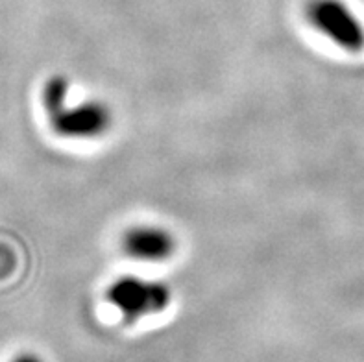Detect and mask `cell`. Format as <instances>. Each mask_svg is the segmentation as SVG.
<instances>
[{
	"label": "cell",
	"instance_id": "8992f818",
	"mask_svg": "<svg viewBox=\"0 0 364 362\" xmlns=\"http://www.w3.org/2000/svg\"><path fill=\"white\" fill-rule=\"evenodd\" d=\"M11 362H45V361L36 353H21L17 355Z\"/></svg>",
	"mask_w": 364,
	"mask_h": 362
},
{
	"label": "cell",
	"instance_id": "277c9868",
	"mask_svg": "<svg viewBox=\"0 0 364 362\" xmlns=\"http://www.w3.org/2000/svg\"><path fill=\"white\" fill-rule=\"evenodd\" d=\"M120 247L129 259L139 262H165L178 250V240L161 225L137 224L124 231Z\"/></svg>",
	"mask_w": 364,
	"mask_h": 362
},
{
	"label": "cell",
	"instance_id": "6da1fadb",
	"mask_svg": "<svg viewBox=\"0 0 364 362\" xmlns=\"http://www.w3.org/2000/svg\"><path fill=\"white\" fill-rule=\"evenodd\" d=\"M106 299L126 324H135L165 311L172 302V289L165 281L120 275L106 289Z\"/></svg>",
	"mask_w": 364,
	"mask_h": 362
},
{
	"label": "cell",
	"instance_id": "3957f363",
	"mask_svg": "<svg viewBox=\"0 0 364 362\" xmlns=\"http://www.w3.org/2000/svg\"><path fill=\"white\" fill-rule=\"evenodd\" d=\"M48 126L60 139L67 141H92L104 137L113 126V111L102 100H85L80 104H65L46 115Z\"/></svg>",
	"mask_w": 364,
	"mask_h": 362
},
{
	"label": "cell",
	"instance_id": "5b68a950",
	"mask_svg": "<svg viewBox=\"0 0 364 362\" xmlns=\"http://www.w3.org/2000/svg\"><path fill=\"white\" fill-rule=\"evenodd\" d=\"M70 91V82L63 74H52L50 78L46 80L41 91L43 110L46 115H50L60 107L67 104V97Z\"/></svg>",
	"mask_w": 364,
	"mask_h": 362
},
{
	"label": "cell",
	"instance_id": "7a4b0ae2",
	"mask_svg": "<svg viewBox=\"0 0 364 362\" xmlns=\"http://www.w3.org/2000/svg\"><path fill=\"white\" fill-rule=\"evenodd\" d=\"M305 17L320 36L341 50L350 54L364 50V23L344 0H309Z\"/></svg>",
	"mask_w": 364,
	"mask_h": 362
}]
</instances>
